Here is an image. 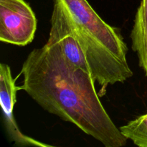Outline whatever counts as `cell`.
Returning a JSON list of instances; mask_svg holds the SVG:
<instances>
[{
	"instance_id": "cell-1",
	"label": "cell",
	"mask_w": 147,
	"mask_h": 147,
	"mask_svg": "<svg viewBox=\"0 0 147 147\" xmlns=\"http://www.w3.org/2000/svg\"><path fill=\"white\" fill-rule=\"evenodd\" d=\"M20 74L23 90L44 110L76 125L106 147H122L128 139L100 100L90 73L73 65L58 44L47 42L30 52Z\"/></svg>"
},
{
	"instance_id": "cell-2",
	"label": "cell",
	"mask_w": 147,
	"mask_h": 147,
	"mask_svg": "<svg viewBox=\"0 0 147 147\" xmlns=\"http://www.w3.org/2000/svg\"><path fill=\"white\" fill-rule=\"evenodd\" d=\"M71 22L86 54L99 96L107 88L133 76L127 61L128 47L116 28L102 20L87 0H54Z\"/></svg>"
},
{
	"instance_id": "cell-3",
	"label": "cell",
	"mask_w": 147,
	"mask_h": 147,
	"mask_svg": "<svg viewBox=\"0 0 147 147\" xmlns=\"http://www.w3.org/2000/svg\"><path fill=\"white\" fill-rule=\"evenodd\" d=\"M37 20L24 0H0V40L26 46L34 40Z\"/></svg>"
},
{
	"instance_id": "cell-4",
	"label": "cell",
	"mask_w": 147,
	"mask_h": 147,
	"mask_svg": "<svg viewBox=\"0 0 147 147\" xmlns=\"http://www.w3.org/2000/svg\"><path fill=\"white\" fill-rule=\"evenodd\" d=\"M50 24L47 42L58 44L67 61L91 74L86 54L74 28L61 6L56 1H54Z\"/></svg>"
},
{
	"instance_id": "cell-5",
	"label": "cell",
	"mask_w": 147,
	"mask_h": 147,
	"mask_svg": "<svg viewBox=\"0 0 147 147\" xmlns=\"http://www.w3.org/2000/svg\"><path fill=\"white\" fill-rule=\"evenodd\" d=\"M20 86L15 85L10 67L5 63L0 64V104L2 110L4 123L9 139L19 147H53L37 141L21 132L14 119L13 110L17 102V93Z\"/></svg>"
},
{
	"instance_id": "cell-6",
	"label": "cell",
	"mask_w": 147,
	"mask_h": 147,
	"mask_svg": "<svg viewBox=\"0 0 147 147\" xmlns=\"http://www.w3.org/2000/svg\"><path fill=\"white\" fill-rule=\"evenodd\" d=\"M131 39L132 50L137 53L139 65L147 76V14L141 5L135 15Z\"/></svg>"
},
{
	"instance_id": "cell-7",
	"label": "cell",
	"mask_w": 147,
	"mask_h": 147,
	"mask_svg": "<svg viewBox=\"0 0 147 147\" xmlns=\"http://www.w3.org/2000/svg\"><path fill=\"white\" fill-rule=\"evenodd\" d=\"M122 134L135 145L147 147V113L119 128Z\"/></svg>"
},
{
	"instance_id": "cell-8",
	"label": "cell",
	"mask_w": 147,
	"mask_h": 147,
	"mask_svg": "<svg viewBox=\"0 0 147 147\" xmlns=\"http://www.w3.org/2000/svg\"><path fill=\"white\" fill-rule=\"evenodd\" d=\"M140 5L143 7L144 9L145 10V11H146L147 14V0H142Z\"/></svg>"
}]
</instances>
